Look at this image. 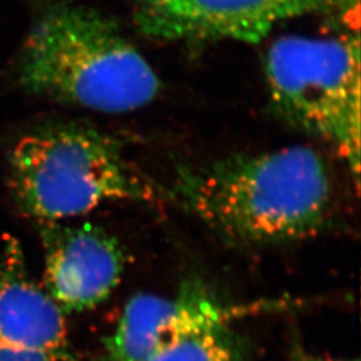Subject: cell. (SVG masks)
<instances>
[{
    "label": "cell",
    "mask_w": 361,
    "mask_h": 361,
    "mask_svg": "<svg viewBox=\"0 0 361 361\" xmlns=\"http://www.w3.org/2000/svg\"><path fill=\"white\" fill-rule=\"evenodd\" d=\"M180 202L234 244L269 245L319 233L336 190L326 159L310 146L232 155L180 170Z\"/></svg>",
    "instance_id": "obj_1"
},
{
    "label": "cell",
    "mask_w": 361,
    "mask_h": 361,
    "mask_svg": "<svg viewBox=\"0 0 361 361\" xmlns=\"http://www.w3.org/2000/svg\"><path fill=\"white\" fill-rule=\"evenodd\" d=\"M19 71L35 94L106 114L140 110L161 90L154 68L116 23L77 4L43 13L25 43Z\"/></svg>",
    "instance_id": "obj_2"
},
{
    "label": "cell",
    "mask_w": 361,
    "mask_h": 361,
    "mask_svg": "<svg viewBox=\"0 0 361 361\" xmlns=\"http://www.w3.org/2000/svg\"><path fill=\"white\" fill-rule=\"evenodd\" d=\"M10 168L20 207L47 224L86 214L107 201L149 202L158 197L116 138L80 125L23 137L13 147Z\"/></svg>",
    "instance_id": "obj_3"
},
{
    "label": "cell",
    "mask_w": 361,
    "mask_h": 361,
    "mask_svg": "<svg viewBox=\"0 0 361 361\" xmlns=\"http://www.w3.org/2000/svg\"><path fill=\"white\" fill-rule=\"evenodd\" d=\"M265 78L276 113L297 129L331 143L359 182L360 38L288 35L271 43Z\"/></svg>",
    "instance_id": "obj_4"
},
{
    "label": "cell",
    "mask_w": 361,
    "mask_h": 361,
    "mask_svg": "<svg viewBox=\"0 0 361 361\" xmlns=\"http://www.w3.org/2000/svg\"><path fill=\"white\" fill-rule=\"evenodd\" d=\"M352 0H135V20L162 40L259 43L279 23L341 8Z\"/></svg>",
    "instance_id": "obj_5"
},
{
    "label": "cell",
    "mask_w": 361,
    "mask_h": 361,
    "mask_svg": "<svg viewBox=\"0 0 361 361\" xmlns=\"http://www.w3.org/2000/svg\"><path fill=\"white\" fill-rule=\"evenodd\" d=\"M246 308L221 302L207 286L189 281L174 296L138 293L104 337L106 361H146L182 336L219 322H232Z\"/></svg>",
    "instance_id": "obj_6"
},
{
    "label": "cell",
    "mask_w": 361,
    "mask_h": 361,
    "mask_svg": "<svg viewBox=\"0 0 361 361\" xmlns=\"http://www.w3.org/2000/svg\"><path fill=\"white\" fill-rule=\"evenodd\" d=\"M49 295L63 312L92 310L116 289L126 265L116 237L90 224L42 229Z\"/></svg>",
    "instance_id": "obj_7"
},
{
    "label": "cell",
    "mask_w": 361,
    "mask_h": 361,
    "mask_svg": "<svg viewBox=\"0 0 361 361\" xmlns=\"http://www.w3.org/2000/svg\"><path fill=\"white\" fill-rule=\"evenodd\" d=\"M63 310L27 276L16 243L0 259V344L67 357Z\"/></svg>",
    "instance_id": "obj_8"
},
{
    "label": "cell",
    "mask_w": 361,
    "mask_h": 361,
    "mask_svg": "<svg viewBox=\"0 0 361 361\" xmlns=\"http://www.w3.org/2000/svg\"><path fill=\"white\" fill-rule=\"evenodd\" d=\"M232 322H219L182 336L146 361H246Z\"/></svg>",
    "instance_id": "obj_9"
},
{
    "label": "cell",
    "mask_w": 361,
    "mask_h": 361,
    "mask_svg": "<svg viewBox=\"0 0 361 361\" xmlns=\"http://www.w3.org/2000/svg\"><path fill=\"white\" fill-rule=\"evenodd\" d=\"M0 361H66V359L46 350L15 348L0 344Z\"/></svg>",
    "instance_id": "obj_10"
},
{
    "label": "cell",
    "mask_w": 361,
    "mask_h": 361,
    "mask_svg": "<svg viewBox=\"0 0 361 361\" xmlns=\"http://www.w3.org/2000/svg\"><path fill=\"white\" fill-rule=\"evenodd\" d=\"M293 361H357V360H334L329 357L317 356L310 352H305L304 349L296 348L293 352Z\"/></svg>",
    "instance_id": "obj_11"
}]
</instances>
